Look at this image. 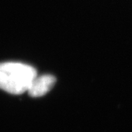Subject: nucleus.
Returning a JSON list of instances; mask_svg holds the SVG:
<instances>
[{
	"label": "nucleus",
	"instance_id": "1",
	"mask_svg": "<svg viewBox=\"0 0 132 132\" xmlns=\"http://www.w3.org/2000/svg\"><path fill=\"white\" fill-rule=\"evenodd\" d=\"M37 71L32 66L16 62L0 63V89L10 94L27 92Z\"/></svg>",
	"mask_w": 132,
	"mask_h": 132
},
{
	"label": "nucleus",
	"instance_id": "2",
	"mask_svg": "<svg viewBox=\"0 0 132 132\" xmlns=\"http://www.w3.org/2000/svg\"><path fill=\"white\" fill-rule=\"evenodd\" d=\"M56 82L54 76L46 75L36 76L29 88L28 92L30 96L34 98L41 97L52 90Z\"/></svg>",
	"mask_w": 132,
	"mask_h": 132
}]
</instances>
